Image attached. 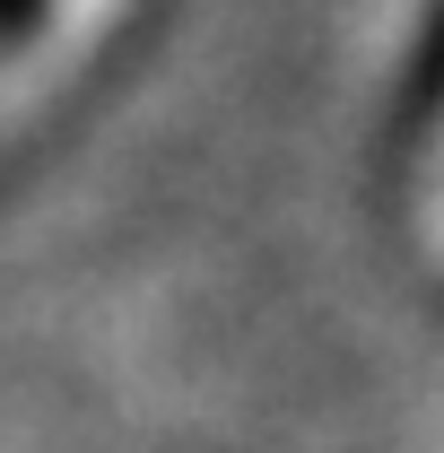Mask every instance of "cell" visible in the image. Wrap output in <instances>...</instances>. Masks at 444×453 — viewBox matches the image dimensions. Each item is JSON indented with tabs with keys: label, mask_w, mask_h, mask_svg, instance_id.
Wrapping results in <instances>:
<instances>
[{
	"label": "cell",
	"mask_w": 444,
	"mask_h": 453,
	"mask_svg": "<svg viewBox=\"0 0 444 453\" xmlns=\"http://www.w3.org/2000/svg\"><path fill=\"white\" fill-rule=\"evenodd\" d=\"M35 9H44V0H0V35H9V27H27Z\"/></svg>",
	"instance_id": "6da1fadb"
}]
</instances>
